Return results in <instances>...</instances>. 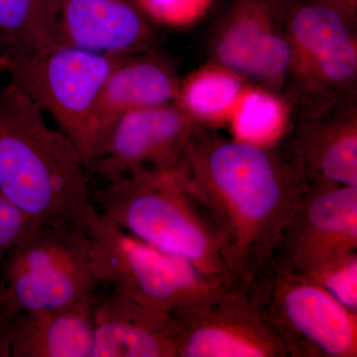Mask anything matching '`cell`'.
<instances>
[{
  "label": "cell",
  "instance_id": "cell-1",
  "mask_svg": "<svg viewBox=\"0 0 357 357\" xmlns=\"http://www.w3.org/2000/svg\"><path fill=\"white\" fill-rule=\"evenodd\" d=\"M188 191L220 241L231 278L248 285L278 245L309 188L283 140L229 138L197 126L185 152Z\"/></svg>",
  "mask_w": 357,
  "mask_h": 357
},
{
  "label": "cell",
  "instance_id": "cell-2",
  "mask_svg": "<svg viewBox=\"0 0 357 357\" xmlns=\"http://www.w3.org/2000/svg\"><path fill=\"white\" fill-rule=\"evenodd\" d=\"M81 155L10 81L0 88V195L35 225L86 229L96 206Z\"/></svg>",
  "mask_w": 357,
  "mask_h": 357
},
{
  "label": "cell",
  "instance_id": "cell-3",
  "mask_svg": "<svg viewBox=\"0 0 357 357\" xmlns=\"http://www.w3.org/2000/svg\"><path fill=\"white\" fill-rule=\"evenodd\" d=\"M98 204L141 241L184 258L206 276L234 282L215 231L188 191L185 155L172 166L107 182Z\"/></svg>",
  "mask_w": 357,
  "mask_h": 357
},
{
  "label": "cell",
  "instance_id": "cell-4",
  "mask_svg": "<svg viewBox=\"0 0 357 357\" xmlns=\"http://www.w3.org/2000/svg\"><path fill=\"white\" fill-rule=\"evenodd\" d=\"M86 232L98 283L143 306L172 314L206 304L229 285L206 276L184 258L141 241L98 208Z\"/></svg>",
  "mask_w": 357,
  "mask_h": 357
},
{
  "label": "cell",
  "instance_id": "cell-5",
  "mask_svg": "<svg viewBox=\"0 0 357 357\" xmlns=\"http://www.w3.org/2000/svg\"><path fill=\"white\" fill-rule=\"evenodd\" d=\"M133 53H107L58 43L10 63L8 75L74 143L86 168L98 152L96 112L110 72Z\"/></svg>",
  "mask_w": 357,
  "mask_h": 357
},
{
  "label": "cell",
  "instance_id": "cell-6",
  "mask_svg": "<svg viewBox=\"0 0 357 357\" xmlns=\"http://www.w3.org/2000/svg\"><path fill=\"white\" fill-rule=\"evenodd\" d=\"M2 307L13 314L96 297L86 229L34 225L2 261Z\"/></svg>",
  "mask_w": 357,
  "mask_h": 357
},
{
  "label": "cell",
  "instance_id": "cell-7",
  "mask_svg": "<svg viewBox=\"0 0 357 357\" xmlns=\"http://www.w3.org/2000/svg\"><path fill=\"white\" fill-rule=\"evenodd\" d=\"M351 25L318 0L289 6L285 30L290 50L287 89L302 116L356 100L357 38Z\"/></svg>",
  "mask_w": 357,
  "mask_h": 357
},
{
  "label": "cell",
  "instance_id": "cell-8",
  "mask_svg": "<svg viewBox=\"0 0 357 357\" xmlns=\"http://www.w3.org/2000/svg\"><path fill=\"white\" fill-rule=\"evenodd\" d=\"M290 357H357V312L269 261L248 284Z\"/></svg>",
  "mask_w": 357,
  "mask_h": 357
},
{
  "label": "cell",
  "instance_id": "cell-9",
  "mask_svg": "<svg viewBox=\"0 0 357 357\" xmlns=\"http://www.w3.org/2000/svg\"><path fill=\"white\" fill-rule=\"evenodd\" d=\"M171 314L177 357H290L248 285Z\"/></svg>",
  "mask_w": 357,
  "mask_h": 357
},
{
  "label": "cell",
  "instance_id": "cell-10",
  "mask_svg": "<svg viewBox=\"0 0 357 357\" xmlns=\"http://www.w3.org/2000/svg\"><path fill=\"white\" fill-rule=\"evenodd\" d=\"M286 8L276 0H234L211 32L213 62L285 98Z\"/></svg>",
  "mask_w": 357,
  "mask_h": 357
},
{
  "label": "cell",
  "instance_id": "cell-11",
  "mask_svg": "<svg viewBox=\"0 0 357 357\" xmlns=\"http://www.w3.org/2000/svg\"><path fill=\"white\" fill-rule=\"evenodd\" d=\"M357 252V187L312 183L270 261L294 275Z\"/></svg>",
  "mask_w": 357,
  "mask_h": 357
},
{
  "label": "cell",
  "instance_id": "cell-12",
  "mask_svg": "<svg viewBox=\"0 0 357 357\" xmlns=\"http://www.w3.org/2000/svg\"><path fill=\"white\" fill-rule=\"evenodd\" d=\"M197 126L177 102L124 114L89 168L105 182L178 163Z\"/></svg>",
  "mask_w": 357,
  "mask_h": 357
},
{
  "label": "cell",
  "instance_id": "cell-13",
  "mask_svg": "<svg viewBox=\"0 0 357 357\" xmlns=\"http://www.w3.org/2000/svg\"><path fill=\"white\" fill-rule=\"evenodd\" d=\"M307 182L357 187L356 100L301 116L282 138Z\"/></svg>",
  "mask_w": 357,
  "mask_h": 357
},
{
  "label": "cell",
  "instance_id": "cell-14",
  "mask_svg": "<svg viewBox=\"0 0 357 357\" xmlns=\"http://www.w3.org/2000/svg\"><path fill=\"white\" fill-rule=\"evenodd\" d=\"M59 43L107 53L148 52L154 35L133 0H60Z\"/></svg>",
  "mask_w": 357,
  "mask_h": 357
},
{
  "label": "cell",
  "instance_id": "cell-15",
  "mask_svg": "<svg viewBox=\"0 0 357 357\" xmlns=\"http://www.w3.org/2000/svg\"><path fill=\"white\" fill-rule=\"evenodd\" d=\"M91 357H177L172 314L110 293L96 305Z\"/></svg>",
  "mask_w": 357,
  "mask_h": 357
},
{
  "label": "cell",
  "instance_id": "cell-16",
  "mask_svg": "<svg viewBox=\"0 0 357 357\" xmlns=\"http://www.w3.org/2000/svg\"><path fill=\"white\" fill-rule=\"evenodd\" d=\"M180 83L172 66L163 59L149 52L126 56L110 72L100 93L96 112V157L105 146L115 123L124 114L145 107L176 102Z\"/></svg>",
  "mask_w": 357,
  "mask_h": 357
},
{
  "label": "cell",
  "instance_id": "cell-17",
  "mask_svg": "<svg viewBox=\"0 0 357 357\" xmlns=\"http://www.w3.org/2000/svg\"><path fill=\"white\" fill-rule=\"evenodd\" d=\"M100 298L52 309L23 311L11 324V357H91Z\"/></svg>",
  "mask_w": 357,
  "mask_h": 357
},
{
  "label": "cell",
  "instance_id": "cell-18",
  "mask_svg": "<svg viewBox=\"0 0 357 357\" xmlns=\"http://www.w3.org/2000/svg\"><path fill=\"white\" fill-rule=\"evenodd\" d=\"M248 79L217 63L181 81L176 102L197 126L215 128L230 121L248 89Z\"/></svg>",
  "mask_w": 357,
  "mask_h": 357
},
{
  "label": "cell",
  "instance_id": "cell-19",
  "mask_svg": "<svg viewBox=\"0 0 357 357\" xmlns=\"http://www.w3.org/2000/svg\"><path fill=\"white\" fill-rule=\"evenodd\" d=\"M60 0H0V53L9 63L59 43Z\"/></svg>",
  "mask_w": 357,
  "mask_h": 357
},
{
  "label": "cell",
  "instance_id": "cell-20",
  "mask_svg": "<svg viewBox=\"0 0 357 357\" xmlns=\"http://www.w3.org/2000/svg\"><path fill=\"white\" fill-rule=\"evenodd\" d=\"M286 98L257 86L246 89L230 121L241 134L272 132L280 135L288 129L289 109Z\"/></svg>",
  "mask_w": 357,
  "mask_h": 357
},
{
  "label": "cell",
  "instance_id": "cell-21",
  "mask_svg": "<svg viewBox=\"0 0 357 357\" xmlns=\"http://www.w3.org/2000/svg\"><path fill=\"white\" fill-rule=\"evenodd\" d=\"M297 276L321 286L347 309L357 312V252L342 256Z\"/></svg>",
  "mask_w": 357,
  "mask_h": 357
},
{
  "label": "cell",
  "instance_id": "cell-22",
  "mask_svg": "<svg viewBox=\"0 0 357 357\" xmlns=\"http://www.w3.org/2000/svg\"><path fill=\"white\" fill-rule=\"evenodd\" d=\"M143 13L166 22H183L203 13L211 0H133Z\"/></svg>",
  "mask_w": 357,
  "mask_h": 357
},
{
  "label": "cell",
  "instance_id": "cell-23",
  "mask_svg": "<svg viewBox=\"0 0 357 357\" xmlns=\"http://www.w3.org/2000/svg\"><path fill=\"white\" fill-rule=\"evenodd\" d=\"M35 223L0 195V262Z\"/></svg>",
  "mask_w": 357,
  "mask_h": 357
},
{
  "label": "cell",
  "instance_id": "cell-24",
  "mask_svg": "<svg viewBox=\"0 0 357 357\" xmlns=\"http://www.w3.org/2000/svg\"><path fill=\"white\" fill-rule=\"evenodd\" d=\"M14 316L6 307H0V357H11L10 330Z\"/></svg>",
  "mask_w": 357,
  "mask_h": 357
},
{
  "label": "cell",
  "instance_id": "cell-25",
  "mask_svg": "<svg viewBox=\"0 0 357 357\" xmlns=\"http://www.w3.org/2000/svg\"><path fill=\"white\" fill-rule=\"evenodd\" d=\"M318 1L333 7L337 13L342 14L351 25L356 26L357 0H318Z\"/></svg>",
  "mask_w": 357,
  "mask_h": 357
},
{
  "label": "cell",
  "instance_id": "cell-26",
  "mask_svg": "<svg viewBox=\"0 0 357 357\" xmlns=\"http://www.w3.org/2000/svg\"><path fill=\"white\" fill-rule=\"evenodd\" d=\"M9 67H10V63L0 53V74H3V73L8 74Z\"/></svg>",
  "mask_w": 357,
  "mask_h": 357
},
{
  "label": "cell",
  "instance_id": "cell-27",
  "mask_svg": "<svg viewBox=\"0 0 357 357\" xmlns=\"http://www.w3.org/2000/svg\"><path fill=\"white\" fill-rule=\"evenodd\" d=\"M2 303H3V301H2L1 293H0V307H2Z\"/></svg>",
  "mask_w": 357,
  "mask_h": 357
}]
</instances>
